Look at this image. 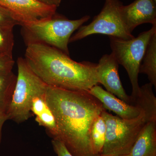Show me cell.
Wrapping results in <instances>:
<instances>
[{
  "label": "cell",
  "instance_id": "6da1fadb",
  "mask_svg": "<svg viewBox=\"0 0 156 156\" xmlns=\"http://www.w3.org/2000/svg\"><path fill=\"white\" fill-rule=\"evenodd\" d=\"M46 102L57 126L56 138L65 144L74 156H95L90 132L92 124L105 109L87 91H72L48 86Z\"/></svg>",
  "mask_w": 156,
  "mask_h": 156
},
{
  "label": "cell",
  "instance_id": "7a4b0ae2",
  "mask_svg": "<svg viewBox=\"0 0 156 156\" xmlns=\"http://www.w3.org/2000/svg\"><path fill=\"white\" fill-rule=\"evenodd\" d=\"M24 59L30 69L49 87L88 92L98 84L97 64L77 62L48 45H27Z\"/></svg>",
  "mask_w": 156,
  "mask_h": 156
},
{
  "label": "cell",
  "instance_id": "3957f363",
  "mask_svg": "<svg viewBox=\"0 0 156 156\" xmlns=\"http://www.w3.org/2000/svg\"><path fill=\"white\" fill-rule=\"evenodd\" d=\"M90 18L86 15L77 20H69L57 14L39 22L22 26V35L26 45L44 44L69 55V39L77 30Z\"/></svg>",
  "mask_w": 156,
  "mask_h": 156
},
{
  "label": "cell",
  "instance_id": "277c9868",
  "mask_svg": "<svg viewBox=\"0 0 156 156\" xmlns=\"http://www.w3.org/2000/svg\"><path fill=\"white\" fill-rule=\"evenodd\" d=\"M101 115L106 128L105 143L101 154L103 155L129 154L146 124L156 119L151 118L143 109L138 117L131 119L113 115L106 109Z\"/></svg>",
  "mask_w": 156,
  "mask_h": 156
},
{
  "label": "cell",
  "instance_id": "5b68a950",
  "mask_svg": "<svg viewBox=\"0 0 156 156\" xmlns=\"http://www.w3.org/2000/svg\"><path fill=\"white\" fill-rule=\"evenodd\" d=\"M17 63V80L7 115L9 120L20 124L33 116L30 110L33 99L46 94L48 86L30 69L24 58L19 57Z\"/></svg>",
  "mask_w": 156,
  "mask_h": 156
},
{
  "label": "cell",
  "instance_id": "8992f818",
  "mask_svg": "<svg viewBox=\"0 0 156 156\" xmlns=\"http://www.w3.org/2000/svg\"><path fill=\"white\" fill-rule=\"evenodd\" d=\"M156 32V24L149 30L143 32L138 36L129 40L109 37L112 54L119 65L126 69L132 86L131 97L136 98L140 92L138 83L139 69L146 49L151 38Z\"/></svg>",
  "mask_w": 156,
  "mask_h": 156
},
{
  "label": "cell",
  "instance_id": "52a82bcc",
  "mask_svg": "<svg viewBox=\"0 0 156 156\" xmlns=\"http://www.w3.org/2000/svg\"><path fill=\"white\" fill-rule=\"evenodd\" d=\"M123 3L120 0H105L101 11L88 25H82L69 39V43L93 34L106 35L125 40L134 37L126 28L122 15Z\"/></svg>",
  "mask_w": 156,
  "mask_h": 156
},
{
  "label": "cell",
  "instance_id": "ba28073f",
  "mask_svg": "<svg viewBox=\"0 0 156 156\" xmlns=\"http://www.w3.org/2000/svg\"><path fill=\"white\" fill-rule=\"evenodd\" d=\"M0 5L11 11L21 26L52 17L57 8L37 0H0Z\"/></svg>",
  "mask_w": 156,
  "mask_h": 156
},
{
  "label": "cell",
  "instance_id": "9c48e42d",
  "mask_svg": "<svg viewBox=\"0 0 156 156\" xmlns=\"http://www.w3.org/2000/svg\"><path fill=\"white\" fill-rule=\"evenodd\" d=\"M119 68V64L112 53L104 55L97 64L98 83L102 84L108 92L132 105V98L126 93L120 80Z\"/></svg>",
  "mask_w": 156,
  "mask_h": 156
},
{
  "label": "cell",
  "instance_id": "30bf717a",
  "mask_svg": "<svg viewBox=\"0 0 156 156\" xmlns=\"http://www.w3.org/2000/svg\"><path fill=\"white\" fill-rule=\"evenodd\" d=\"M123 21L129 32L144 23L156 24V2L154 0H135L122 8Z\"/></svg>",
  "mask_w": 156,
  "mask_h": 156
},
{
  "label": "cell",
  "instance_id": "8fae6325",
  "mask_svg": "<svg viewBox=\"0 0 156 156\" xmlns=\"http://www.w3.org/2000/svg\"><path fill=\"white\" fill-rule=\"evenodd\" d=\"M88 92L98 99L105 109L113 112L122 119H134L142 112V109L138 105L126 103L98 85L92 87Z\"/></svg>",
  "mask_w": 156,
  "mask_h": 156
},
{
  "label": "cell",
  "instance_id": "7c38bea8",
  "mask_svg": "<svg viewBox=\"0 0 156 156\" xmlns=\"http://www.w3.org/2000/svg\"><path fill=\"white\" fill-rule=\"evenodd\" d=\"M130 156H156V119L146 124L129 154Z\"/></svg>",
  "mask_w": 156,
  "mask_h": 156
},
{
  "label": "cell",
  "instance_id": "4fadbf2b",
  "mask_svg": "<svg viewBox=\"0 0 156 156\" xmlns=\"http://www.w3.org/2000/svg\"><path fill=\"white\" fill-rule=\"evenodd\" d=\"M16 80L17 76L12 70L0 72V112L7 115Z\"/></svg>",
  "mask_w": 156,
  "mask_h": 156
},
{
  "label": "cell",
  "instance_id": "5bb4252c",
  "mask_svg": "<svg viewBox=\"0 0 156 156\" xmlns=\"http://www.w3.org/2000/svg\"><path fill=\"white\" fill-rule=\"evenodd\" d=\"M139 73L144 74L153 86L156 87V32L148 43L139 69Z\"/></svg>",
  "mask_w": 156,
  "mask_h": 156
},
{
  "label": "cell",
  "instance_id": "9a60e30c",
  "mask_svg": "<svg viewBox=\"0 0 156 156\" xmlns=\"http://www.w3.org/2000/svg\"><path fill=\"white\" fill-rule=\"evenodd\" d=\"M106 125L101 115L98 116L92 124L90 132V140L92 152L95 156L100 155L105 140Z\"/></svg>",
  "mask_w": 156,
  "mask_h": 156
},
{
  "label": "cell",
  "instance_id": "2e32d148",
  "mask_svg": "<svg viewBox=\"0 0 156 156\" xmlns=\"http://www.w3.org/2000/svg\"><path fill=\"white\" fill-rule=\"evenodd\" d=\"M35 116L36 122L39 126L45 128L48 135L55 139L57 134V126L54 115L48 105L44 110Z\"/></svg>",
  "mask_w": 156,
  "mask_h": 156
},
{
  "label": "cell",
  "instance_id": "e0dca14e",
  "mask_svg": "<svg viewBox=\"0 0 156 156\" xmlns=\"http://www.w3.org/2000/svg\"><path fill=\"white\" fill-rule=\"evenodd\" d=\"M14 44L13 28L0 27V53L13 56Z\"/></svg>",
  "mask_w": 156,
  "mask_h": 156
},
{
  "label": "cell",
  "instance_id": "ac0fdd59",
  "mask_svg": "<svg viewBox=\"0 0 156 156\" xmlns=\"http://www.w3.org/2000/svg\"><path fill=\"white\" fill-rule=\"evenodd\" d=\"M17 25H20V23L14 14L8 9L0 5V27L14 28Z\"/></svg>",
  "mask_w": 156,
  "mask_h": 156
},
{
  "label": "cell",
  "instance_id": "d6986e66",
  "mask_svg": "<svg viewBox=\"0 0 156 156\" xmlns=\"http://www.w3.org/2000/svg\"><path fill=\"white\" fill-rule=\"evenodd\" d=\"M52 144L53 150L57 156H74L70 152L65 144L61 140L53 139Z\"/></svg>",
  "mask_w": 156,
  "mask_h": 156
},
{
  "label": "cell",
  "instance_id": "ffe728a7",
  "mask_svg": "<svg viewBox=\"0 0 156 156\" xmlns=\"http://www.w3.org/2000/svg\"><path fill=\"white\" fill-rule=\"evenodd\" d=\"M14 64L13 56L0 53V72L12 70Z\"/></svg>",
  "mask_w": 156,
  "mask_h": 156
},
{
  "label": "cell",
  "instance_id": "44dd1931",
  "mask_svg": "<svg viewBox=\"0 0 156 156\" xmlns=\"http://www.w3.org/2000/svg\"><path fill=\"white\" fill-rule=\"evenodd\" d=\"M40 2L47 5L58 7L61 4L62 0H37Z\"/></svg>",
  "mask_w": 156,
  "mask_h": 156
},
{
  "label": "cell",
  "instance_id": "7402d4cb",
  "mask_svg": "<svg viewBox=\"0 0 156 156\" xmlns=\"http://www.w3.org/2000/svg\"><path fill=\"white\" fill-rule=\"evenodd\" d=\"M9 120L8 116L5 114L0 112V144L2 142V131L3 126L6 121Z\"/></svg>",
  "mask_w": 156,
  "mask_h": 156
},
{
  "label": "cell",
  "instance_id": "603a6c76",
  "mask_svg": "<svg viewBox=\"0 0 156 156\" xmlns=\"http://www.w3.org/2000/svg\"><path fill=\"white\" fill-rule=\"evenodd\" d=\"M98 156H130L129 154L124 155L115 156V155H100Z\"/></svg>",
  "mask_w": 156,
  "mask_h": 156
},
{
  "label": "cell",
  "instance_id": "cb8c5ba5",
  "mask_svg": "<svg viewBox=\"0 0 156 156\" xmlns=\"http://www.w3.org/2000/svg\"><path fill=\"white\" fill-rule=\"evenodd\" d=\"M154 2H156V0H154Z\"/></svg>",
  "mask_w": 156,
  "mask_h": 156
}]
</instances>
